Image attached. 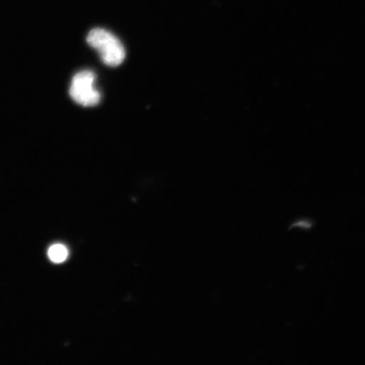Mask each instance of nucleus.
I'll use <instances>...</instances> for the list:
<instances>
[{"instance_id":"nucleus-1","label":"nucleus","mask_w":365,"mask_h":365,"mask_svg":"<svg viewBox=\"0 0 365 365\" xmlns=\"http://www.w3.org/2000/svg\"><path fill=\"white\" fill-rule=\"evenodd\" d=\"M88 43L97 50L105 65L117 67L124 62L126 53L120 39L102 29L91 30L88 36Z\"/></svg>"},{"instance_id":"nucleus-2","label":"nucleus","mask_w":365,"mask_h":365,"mask_svg":"<svg viewBox=\"0 0 365 365\" xmlns=\"http://www.w3.org/2000/svg\"><path fill=\"white\" fill-rule=\"evenodd\" d=\"M96 75L91 71L77 73L73 77L70 95L74 101L83 107H94L101 101V94L96 89Z\"/></svg>"},{"instance_id":"nucleus-3","label":"nucleus","mask_w":365,"mask_h":365,"mask_svg":"<svg viewBox=\"0 0 365 365\" xmlns=\"http://www.w3.org/2000/svg\"><path fill=\"white\" fill-rule=\"evenodd\" d=\"M48 257L54 263H62L68 257V250L65 245H53L48 250Z\"/></svg>"}]
</instances>
